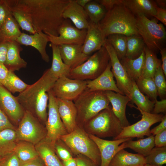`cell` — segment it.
I'll return each mask as SVG.
<instances>
[{
    "mask_svg": "<svg viewBox=\"0 0 166 166\" xmlns=\"http://www.w3.org/2000/svg\"><path fill=\"white\" fill-rule=\"evenodd\" d=\"M11 14L7 18L0 29V41L8 42L16 41L22 32Z\"/></svg>",
    "mask_w": 166,
    "mask_h": 166,
    "instance_id": "f1b7e54d",
    "label": "cell"
},
{
    "mask_svg": "<svg viewBox=\"0 0 166 166\" xmlns=\"http://www.w3.org/2000/svg\"><path fill=\"white\" fill-rule=\"evenodd\" d=\"M120 60L131 81L136 82L141 76L143 69L145 60L144 51L136 58L132 59L125 57Z\"/></svg>",
    "mask_w": 166,
    "mask_h": 166,
    "instance_id": "83f0119b",
    "label": "cell"
},
{
    "mask_svg": "<svg viewBox=\"0 0 166 166\" xmlns=\"http://www.w3.org/2000/svg\"><path fill=\"white\" fill-rule=\"evenodd\" d=\"M154 141L156 147H166V129L155 135Z\"/></svg>",
    "mask_w": 166,
    "mask_h": 166,
    "instance_id": "f907efd6",
    "label": "cell"
},
{
    "mask_svg": "<svg viewBox=\"0 0 166 166\" xmlns=\"http://www.w3.org/2000/svg\"><path fill=\"white\" fill-rule=\"evenodd\" d=\"M161 56V67L164 76L166 77V48L165 47L161 49L160 50Z\"/></svg>",
    "mask_w": 166,
    "mask_h": 166,
    "instance_id": "680465c9",
    "label": "cell"
},
{
    "mask_svg": "<svg viewBox=\"0 0 166 166\" xmlns=\"http://www.w3.org/2000/svg\"><path fill=\"white\" fill-rule=\"evenodd\" d=\"M77 166H98L93 161L87 156L79 154L75 157Z\"/></svg>",
    "mask_w": 166,
    "mask_h": 166,
    "instance_id": "c3c4849f",
    "label": "cell"
},
{
    "mask_svg": "<svg viewBox=\"0 0 166 166\" xmlns=\"http://www.w3.org/2000/svg\"><path fill=\"white\" fill-rule=\"evenodd\" d=\"M106 40L113 47L120 60L125 57L127 49V36L119 34H112L108 36Z\"/></svg>",
    "mask_w": 166,
    "mask_h": 166,
    "instance_id": "f35d334b",
    "label": "cell"
},
{
    "mask_svg": "<svg viewBox=\"0 0 166 166\" xmlns=\"http://www.w3.org/2000/svg\"><path fill=\"white\" fill-rule=\"evenodd\" d=\"M144 166H152V165H150V164H146L144 165Z\"/></svg>",
    "mask_w": 166,
    "mask_h": 166,
    "instance_id": "e7e4bbea",
    "label": "cell"
},
{
    "mask_svg": "<svg viewBox=\"0 0 166 166\" xmlns=\"http://www.w3.org/2000/svg\"><path fill=\"white\" fill-rule=\"evenodd\" d=\"M20 165L19 160L14 152L3 158L0 166H20Z\"/></svg>",
    "mask_w": 166,
    "mask_h": 166,
    "instance_id": "bcb514c9",
    "label": "cell"
},
{
    "mask_svg": "<svg viewBox=\"0 0 166 166\" xmlns=\"http://www.w3.org/2000/svg\"><path fill=\"white\" fill-rule=\"evenodd\" d=\"M35 146L45 166H63L55 153L53 144L47 137L35 145Z\"/></svg>",
    "mask_w": 166,
    "mask_h": 166,
    "instance_id": "cb8c5ba5",
    "label": "cell"
},
{
    "mask_svg": "<svg viewBox=\"0 0 166 166\" xmlns=\"http://www.w3.org/2000/svg\"><path fill=\"white\" fill-rule=\"evenodd\" d=\"M18 141L15 130L7 129L0 132V155L4 157L13 152Z\"/></svg>",
    "mask_w": 166,
    "mask_h": 166,
    "instance_id": "4dcf8cb0",
    "label": "cell"
},
{
    "mask_svg": "<svg viewBox=\"0 0 166 166\" xmlns=\"http://www.w3.org/2000/svg\"><path fill=\"white\" fill-rule=\"evenodd\" d=\"M109 61V53L103 46L84 62L71 69L68 77L85 81L94 79L104 71Z\"/></svg>",
    "mask_w": 166,
    "mask_h": 166,
    "instance_id": "ba28073f",
    "label": "cell"
},
{
    "mask_svg": "<svg viewBox=\"0 0 166 166\" xmlns=\"http://www.w3.org/2000/svg\"><path fill=\"white\" fill-rule=\"evenodd\" d=\"M53 145L57 155L61 161L74 157L69 148L60 138L56 141Z\"/></svg>",
    "mask_w": 166,
    "mask_h": 166,
    "instance_id": "ee69618b",
    "label": "cell"
},
{
    "mask_svg": "<svg viewBox=\"0 0 166 166\" xmlns=\"http://www.w3.org/2000/svg\"><path fill=\"white\" fill-rule=\"evenodd\" d=\"M52 51V60L51 67V73L57 78L63 76L68 77L71 69L65 64L61 57L58 46L51 43Z\"/></svg>",
    "mask_w": 166,
    "mask_h": 166,
    "instance_id": "1f68e13d",
    "label": "cell"
},
{
    "mask_svg": "<svg viewBox=\"0 0 166 166\" xmlns=\"http://www.w3.org/2000/svg\"><path fill=\"white\" fill-rule=\"evenodd\" d=\"M63 62L71 69L80 65L89 57L82 50V45L65 44L58 45Z\"/></svg>",
    "mask_w": 166,
    "mask_h": 166,
    "instance_id": "ac0fdd59",
    "label": "cell"
},
{
    "mask_svg": "<svg viewBox=\"0 0 166 166\" xmlns=\"http://www.w3.org/2000/svg\"><path fill=\"white\" fill-rule=\"evenodd\" d=\"M77 126L81 127L101 111L110 106L105 91L86 89L75 100Z\"/></svg>",
    "mask_w": 166,
    "mask_h": 166,
    "instance_id": "277c9868",
    "label": "cell"
},
{
    "mask_svg": "<svg viewBox=\"0 0 166 166\" xmlns=\"http://www.w3.org/2000/svg\"><path fill=\"white\" fill-rule=\"evenodd\" d=\"M7 129H16L0 107V132Z\"/></svg>",
    "mask_w": 166,
    "mask_h": 166,
    "instance_id": "7dc6e473",
    "label": "cell"
},
{
    "mask_svg": "<svg viewBox=\"0 0 166 166\" xmlns=\"http://www.w3.org/2000/svg\"><path fill=\"white\" fill-rule=\"evenodd\" d=\"M160 21L165 26H166V9L158 7L156 9V13L154 17Z\"/></svg>",
    "mask_w": 166,
    "mask_h": 166,
    "instance_id": "11a10c76",
    "label": "cell"
},
{
    "mask_svg": "<svg viewBox=\"0 0 166 166\" xmlns=\"http://www.w3.org/2000/svg\"><path fill=\"white\" fill-rule=\"evenodd\" d=\"M63 166H77V162L75 157L70 159L61 161Z\"/></svg>",
    "mask_w": 166,
    "mask_h": 166,
    "instance_id": "91938a15",
    "label": "cell"
},
{
    "mask_svg": "<svg viewBox=\"0 0 166 166\" xmlns=\"http://www.w3.org/2000/svg\"><path fill=\"white\" fill-rule=\"evenodd\" d=\"M89 21L98 24L104 18L107 11L96 0H91L84 8Z\"/></svg>",
    "mask_w": 166,
    "mask_h": 166,
    "instance_id": "74e56055",
    "label": "cell"
},
{
    "mask_svg": "<svg viewBox=\"0 0 166 166\" xmlns=\"http://www.w3.org/2000/svg\"><path fill=\"white\" fill-rule=\"evenodd\" d=\"M82 128L88 134L101 138H114L120 134L123 128L110 106L89 120Z\"/></svg>",
    "mask_w": 166,
    "mask_h": 166,
    "instance_id": "5b68a950",
    "label": "cell"
},
{
    "mask_svg": "<svg viewBox=\"0 0 166 166\" xmlns=\"http://www.w3.org/2000/svg\"><path fill=\"white\" fill-rule=\"evenodd\" d=\"M20 166H45L44 163L39 156L34 159L21 164Z\"/></svg>",
    "mask_w": 166,
    "mask_h": 166,
    "instance_id": "9f6ffc18",
    "label": "cell"
},
{
    "mask_svg": "<svg viewBox=\"0 0 166 166\" xmlns=\"http://www.w3.org/2000/svg\"><path fill=\"white\" fill-rule=\"evenodd\" d=\"M58 113L68 133L73 131L78 126L77 112L73 101L57 98Z\"/></svg>",
    "mask_w": 166,
    "mask_h": 166,
    "instance_id": "ffe728a7",
    "label": "cell"
},
{
    "mask_svg": "<svg viewBox=\"0 0 166 166\" xmlns=\"http://www.w3.org/2000/svg\"><path fill=\"white\" fill-rule=\"evenodd\" d=\"M9 42L0 41V64H4L6 62Z\"/></svg>",
    "mask_w": 166,
    "mask_h": 166,
    "instance_id": "f5cc1de1",
    "label": "cell"
},
{
    "mask_svg": "<svg viewBox=\"0 0 166 166\" xmlns=\"http://www.w3.org/2000/svg\"><path fill=\"white\" fill-rule=\"evenodd\" d=\"M106 40L99 29L98 24L89 21L86 29V34L82 45V50L85 54H90L100 50L104 46Z\"/></svg>",
    "mask_w": 166,
    "mask_h": 166,
    "instance_id": "e0dca14e",
    "label": "cell"
},
{
    "mask_svg": "<svg viewBox=\"0 0 166 166\" xmlns=\"http://www.w3.org/2000/svg\"><path fill=\"white\" fill-rule=\"evenodd\" d=\"M86 88V81L72 79L63 76L56 81L51 91L57 98L73 101Z\"/></svg>",
    "mask_w": 166,
    "mask_h": 166,
    "instance_id": "7c38bea8",
    "label": "cell"
},
{
    "mask_svg": "<svg viewBox=\"0 0 166 166\" xmlns=\"http://www.w3.org/2000/svg\"><path fill=\"white\" fill-rule=\"evenodd\" d=\"M166 99H162L160 101L157 100L155 101L154 107L151 113L158 114L162 113H166Z\"/></svg>",
    "mask_w": 166,
    "mask_h": 166,
    "instance_id": "681fc988",
    "label": "cell"
},
{
    "mask_svg": "<svg viewBox=\"0 0 166 166\" xmlns=\"http://www.w3.org/2000/svg\"><path fill=\"white\" fill-rule=\"evenodd\" d=\"M98 25L106 38L114 34L127 37L139 34L136 16L122 3L115 5L107 11Z\"/></svg>",
    "mask_w": 166,
    "mask_h": 166,
    "instance_id": "3957f363",
    "label": "cell"
},
{
    "mask_svg": "<svg viewBox=\"0 0 166 166\" xmlns=\"http://www.w3.org/2000/svg\"><path fill=\"white\" fill-rule=\"evenodd\" d=\"M65 19H69L77 29L86 30L89 20L83 8L79 6L75 0H69L63 14Z\"/></svg>",
    "mask_w": 166,
    "mask_h": 166,
    "instance_id": "7402d4cb",
    "label": "cell"
},
{
    "mask_svg": "<svg viewBox=\"0 0 166 166\" xmlns=\"http://www.w3.org/2000/svg\"><path fill=\"white\" fill-rule=\"evenodd\" d=\"M135 82L142 93L146 94L152 101L157 100V92L153 78L140 77Z\"/></svg>",
    "mask_w": 166,
    "mask_h": 166,
    "instance_id": "ab89813d",
    "label": "cell"
},
{
    "mask_svg": "<svg viewBox=\"0 0 166 166\" xmlns=\"http://www.w3.org/2000/svg\"><path fill=\"white\" fill-rule=\"evenodd\" d=\"M22 49L21 45L17 41L9 42L4 64L9 70L14 72L26 67L27 62L20 56V53Z\"/></svg>",
    "mask_w": 166,
    "mask_h": 166,
    "instance_id": "484cf974",
    "label": "cell"
},
{
    "mask_svg": "<svg viewBox=\"0 0 166 166\" xmlns=\"http://www.w3.org/2000/svg\"><path fill=\"white\" fill-rule=\"evenodd\" d=\"M154 138V136L151 135L146 138L136 141H133L131 139L121 144L123 149L130 148L145 157L149 154L155 146Z\"/></svg>",
    "mask_w": 166,
    "mask_h": 166,
    "instance_id": "f546056e",
    "label": "cell"
},
{
    "mask_svg": "<svg viewBox=\"0 0 166 166\" xmlns=\"http://www.w3.org/2000/svg\"><path fill=\"white\" fill-rule=\"evenodd\" d=\"M122 3L135 16L143 15L155 17L157 7L155 2L151 0H122Z\"/></svg>",
    "mask_w": 166,
    "mask_h": 166,
    "instance_id": "d4e9b609",
    "label": "cell"
},
{
    "mask_svg": "<svg viewBox=\"0 0 166 166\" xmlns=\"http://www.w3.org/2000/svg\"><path fill=\"white\" fill-rule=\"evenodd\" d=\"M86 81V88L90 91H111L123 94L114 80L110 60L106 69L100 75L94 79Z\"/></svg>",
    "mask_w": 166,
    "mask_h": 166,
    "instance_id": "44dd1931",
    "label": "cell"
},
{
    "mask_svg": "<svg viewBox=\"0 0 166 166\" xmlns=\"http://www.w3.org/2000/svg\"><path fill=\"white\" fill-rule=\"evenodd\" d=\"M57 79L51 73L49 68L47 69L37 81L29 85L16 97L25 110L29 111L45 124L48 116V93Z\"/></svg>",
    "mask_w": 166,
    "mask_h": 166,
    "instance_id": "7a4b0ae2",
    "label": "cell"
},
{
    "mask_svg": "<svg viewBox=\"0 0 166 166\" xmlns=\"http://www.w3.org/2000/svg\"><path fill=\"white\" fill-rule=\"evenodd\" d=\"M9 70L3 64H0V85L3 86L8 76Z\"/></svg>",
    "mask_w": 166,
    "mask_h": 166,
    "instance_id": "6f0895ef",
    "label": "cell"
},
{
    "mask_svg": "<svg viewBox=\"0 0 166 166\" xmlns=\"http://www.w3.org/2000/svg\"><path fill=\"white\" fill-rule=\"evenodd\" d=\"M105 94L112 105V110L121 122L123 127L129 125L126 115V109L131 99L128 96L111 91H105Z\"/></svg>",
    "mask_w": 166,
    "mask_h": 166,
    "instance_id": "603a6c76",
    "label": "cell"
},
{
    "mask_svg": "<svg viewBox=\"0 0 166 166\" xmlns=\"http://www.w3.org/2000/svg\"><path fill=\"white\" fill-rule=\"evenodd\" d=\"M30 16L36 32L49 36L58 35L59 28L65 19L63 14L69 0H7Z\"/></svg>",
    "mask_w": 166,
    "mask_h": 166,
    "instance_id": "6da1fadb",
    "label": "cell"
},
{
    "mask_svg": "<svg viewBox=\"0 0 166 166\" xmlns=\"http://www.w3.org/2000/svg\"><path fill=\"white\" fill-rule=\"evenodd\" d=\"M51 90L48 93V112L45 124L47 131L46 137L53 144L62 136L68 133L60 116L56 97L53 94Z\"/></svg>",
    "mask_w": 166,
    "mask_h": 166,
    "instance_id": "8fae6325",
    "label": "cell"
},
{
    "mask_svg": "<svg viewBox=\"0 0 166 166\" xmlns=\"http://www.w3.org/2000/svg\"><path fill=\"white\" fill-rule=\"evenodd\" d=\"M145 46L142 38L139 34L127 37L125 57L132 59L137 58L144 50Z\"/></svg>",
    "mask_w": 166,
    "mask_h": 166,
    "instance_id": "d590c367",
    "label": "cell"
},
{
    "mask_svg": "<svg viewBox=\"0 0 166 166\" xmlns=\"http://www.w3.org/2000/svg\"><path fill=\"white\" fill-rule=\"evenodd\" d=\"M11 14L6 0L0 1V29L7 18Z\"/></svg>",
    "mask_w": 166,
    "mask_h": 166,
    "instance_id": "f6af8a7d",
    "label": "cell"
},
{
    "mask_svg": "<svg viewBox=\"0 0 166 166\" xmlns=\"http://www.w3.org/2000/svg\"><path fill=\"white\" fill-rule=\"evenodd\" d=\"M60 139L69 148L74 157L83 155L100 166L101 157L98 148L82 127L78 126L73 131Z\"/></svg>",
    "mask_w": 166,
    "mask_h": 166,
    "instance_id": "8992f818",
    "label": "cell"
},
{
    "mask_svg": "<svg viewBox=\"0 0 166 166\" xmlns=\"http://www.w3.org/2000/svg\"><path fill=\"white\" fill-rule=\"evenodd\" d=\"M7 2L12 15L19 26L23 30L32 34H35L36 32L34 29L30 18L28 14L22 9L9 4L7 1Z\"/></svg>",
    "mask_w": 166,
    "mask_h": 166,
    "instance_id": "8d00e7d4",
    "label": "cell"
},
{
    "mask_svg": "<svg viewBox=\"0 0 166 166\" xmlns=\"http://www.w3.org/2000/svg\"><path fill=\"white\" fill-rule=\"evenodd\" d=\"M160 123L150 130L151 135L155 136L166 129V115H164Z\"/></svg>",
    "mask_w": 166,
    "mask_h": 166,
    "instance_id": "db71d44e",
    "label": "cell"
},
{
    "mask_svg": "<svg viewBox=\"0 0 166 166\" xmlns=\"http://www.w3.org/2000/svg\"><path fill=\"white\" fill-rule=\"evenodd\" d=\"M131 101L135 104L137 108L142 111L151 113L154 106L155 101L150 100L139 89L136 82L132 81V87L130 92Z\"/></svg>",
    "mask_w": 166,
    "mask_h": 166,
    "instance_id": "d6a6232c",
    "label": "cell"
},
{
    "mask_svg": "<svg viewBox=\"0 0 166 166\" xmlns=\"http://www.w3.org/2000/svg\"><path fill=\"white\" fill-rule=\"evenodd\" d=\"M91 0H75L76 3L80 6L84 8Z\"/></svg>",
    "mask_w": 166,
    "mask_h": 166,
    "instance_id": "6125c7cd",
    "label": "cell"
},
{
    "mask_svg": "<svg viewBox=\"0 0 166 166\" xmlns=\"http://www.w3.org/2000/svg\"><path fill=\"white\" fill-rule=\"evenodd\" d=\"M29 85L18 77L14 72L9 70L8 77L3 86L10 92L20 93L25 90Z\"/></svg>",
    "mask_w": 166,
    "mask_h": 166,
    "instance_id": "b9f144b4",
    "label": "cell"
},
{
    "mask_svg": "<svg viewBox=\"0 0 166 166\" xmlns=\"http://www.w3.org/2000/svg\"><path fill=\"white\" fill-rule=\"evenodd\" d=\"M57 36H49V42L57 45L65 44L82 45L86 34V30H79L71 23L69 19H65L60 27Z\"/></svg>",
    "mask_w": 166,
    "mask_h": 166,
    "instance_id": "5bb4252c",
    "label": "cell"
},
{
    "mask_svg": "<svg viewBox=\"0 0 166 166\" xmlns=\"http://www.w3.org/2000/svg\"><path fill=\"white\" fill-rule=\"evenodd\" d=\"M0 107L9 119L16 123L19 122L25 112L16 97L1 85H0Z\"/></svg>",
    "mask_w": 166,
    "mask_h": 166,
    "instance_id": "9a60e30c",
    "label": "cell"
},
{
    "mask_svg": "<svg viewBox=\"0 0 166 166\" xmlns=\"http://www.w3.org/2000/svg\"><path fill=\"white\" fill-rule=\"evenodd\" d=\"M135 16L138 34L145 45L155 53L165 47L166 31L164 25L159 23L155 18L150 19L143 15Z\"/></svg>",
    "mask_w": 166,
    "mask_h": 166,
    "instance_id": "52a82bcc",
    "label": "cell"
},
{
    "mask_svg": "<svg viewBox=\"0 0 166 166\" xmlns=\"http://www.w3.org/2000/svg\"><path fill=\"white\" fill-rule=\"evenodd\" d=\"M14 152L21 163H24L38 156L35 145L25 141H18Z\"/></svg>",
    "mask_w": 166,
    "mask_h": 166,
    "instance_id": "836d02e7",
    "label": "cell"
},
{
    "mask_svg": "<svg viewBox=\"0 0 166 166\" xmlns=\"http://www.w3.org/2000/svg\"><path fill=\"white\" fill-rule=\"evenodd\" d=\"M97 146L101 157L100 166H109L111 161L120 150L122 149L120 144L131 138H127L118 140H105L95 136L89 135Z\"/></svg>",
    "mask_w": 166,
    "mask_h": 166,
    "instance_id": "2e32d148",
    "label": "cell"
},
{
    "mask_svg": "<svg viewBox=\"0 0 166 166\" xmlns=\"http://www.w3.org/2000/svg\"><path fill=\"white\" fill-rule=\"evenodd\" d=\"M104 46L109 53L111 65V71L114 77L116 79L117 88L123 95L130 98L132 81L121 63L113 48L106 40Z\"/></svg>",
    "mask_w": 166,
    "mask_h": 166,
    "instance_id": "4fadbf2b",
    "label": "cell"
},
{
    "mask_svg": "<svg viewBox=\"0 0 166 166\" xmlns=\"http://www.w3.org/2000/svg\"><path fill=\"white\" fill-rule=\"evenodd\" d=\"M157 6L161 8L166 9V0H154Z\"/></svg>",
    "mask_w": 166,
    "mask_h": 166,
    "instance_id": "94428289",
    "label": "cell"
},
{
    "mask_svg": "<svg viewBox=\"0 0 166 166\" xmlns=\"http://www.w3.org/2000/svg\"><path fill=\"white\" fill-rule=\"evenodd\" d=\"M16 41L21 45L32 46L36 49L42 59L45 62L49 61V57L46 51V47L49 42L48 35L42 31L29 35L22 33Z\"/></svg>",
    "mask_w": 166,
    "mask_h": 166,
    "instance_id": "d6986e66",
    "label": "cell"
},
{
    "mask_svg": "<svg viewBox=\"0 0 166 166\" xmlns=\"http://www.w3.org/2000/svg\"><path fill=\"white\" fill-rule=\"evenodd\" d=\"M145 164L144 156L122 149L115 154L109 166H144Z\"/></svg>",
    "mask_w": 166,
    "mask_h": 166,
    "instance_id": "4316f807",
    "label": "cell"
},
{
    "mask_svg": "<svg viewBox=\"0 0 166 166\" xmlns=\"http://www.w3.org/2000/svg\"><path fill=\"white\" fill-rule=\"evenodd\" d=\"M107 11L111 10L115 5L122 3V0H97Z\"/></svg>",
    "mask_w": 166,
    "mask_h": 166,
    "instance_id": "816d5d0a",
    "label": "cell"
},
{
    "mask_svg": "<svg viewBox=\"0 0 166 166\" xmlns=\"http://www.w3.org/2000/svg\"><path fill=\"white\" fill-rule=\"evenodd\" d=\"M142 114L141 119L131 125L123 128L121 132L114 140L127 138H142L144 136H149L150 128L152 125L161 121L164 115L162 114H156L142 111L136 108Z\"/></svg>",
    "mask_w": 166,
    "mask_h": 166,
    "instance_id": "30bf717a",
    "label": "cell"
},
{
    "mask_svg": "<svg viewBox=\"0 0 166 166\" xmlns=\"http://www.w3.org/2000/svg\"><path fill=\"white\" fill-rule=\"evenodd\" d=\"M144 51L145 60L141 77L153 78L157 68L161 64V61L157 58L156 53L150 50L146 45Z\"/></svg>",
    "mask_w": 166,
    "mask_h": 166,
    "instance_id": "e575fe53",
    "label": "cell"
},
{
    "mask_svg": "<svg viewBox=\"0 0 166 166\" xmlns=\"http://www.w3.org/2000/svg\"><path fill=\"white\" fill-rule=\"evenodd\" d=\"M4 158L0 155V164Z\"/></svg>",
    "mask_w": 166,
    "mask_h": 166,
    "instance_id": "be15d7a7",
    "label": "cell"
},
{
    "mask_svg": "<svg viewBox=\"0 0 166 166\" xmlns=\"http://www.w3.org/2000/svg\"></svg>",
    "mask_w": 166,
    "mask_h": 166,
    "instance_id": "03108f58",
    "label": "cell"
},
{
    "mask_svg": "<svg viewBox=\"0 0 166 166\" xmlns=\"http://www.w3.org/2000/svg\"><path fill=\"white\" fill-rule=\"evenodd\" d=\"M165 78L161 64L157 68L153 77L158 96L161 99L166 98V81Z\"/></svg>",
    "mask_w": 166,
    "mask_h": 166,
    "instance_id": "7bdbcfd3",
    "label": "cell"
},
{
    "mask_svg": "<svg viewBox=\"0 0 166 166\" xmlns=\"http://www.w3.org/2000/svg\"><path fill=\"white\" fill-rule=\"evenodd\" d=\"M15 132L18 141H26L34 145L45 138L47 135L46 128L42 127L36 117L27 110H25Z\"/></svg>",
    "mask_w": 166,
    "mask_h": 166,
    "instance_id": "9c48e42d",
    "label": "cell"
},
{
    "mask_svg": "<svg viewBox=\"0 0 166 166\" xmlns=\"http://www.w3.org/2000/svg\"><path fill=\"white\" fill-rule=\"evenodd\" d=\"M144 157L146 164L153 166H162L166 163V147H155Z\"/></svg>",
    "mask_w": 166,
    "mask_h": 166,
    "instance_id": "60d3db41",
    "label": "cell"
}]
</instances>
